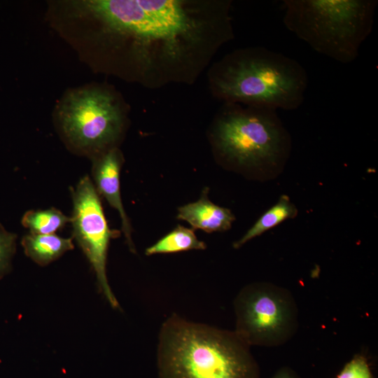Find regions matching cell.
<instances>
[{
    "instance_id": "14",
    "label": "cell",
    "mask_w": 378,
    "mask_h": 378,
    "mask_svg": "<svg viewBox=\"0 0 378 378\" xmlns=\"http://www.w3.org/2000/svg\"><path fill=\"white\" fill-rule=\"evenodd\" d=\"M70 222L71 217L54 207L43 210H29L21 219L22 225L29 230V233L38 234H55Z\"/></svg>"
},
{
    "instance_id": "11",
    "label": "cell",
    "mask_w": 378,
    "mask_h": 378,
    "mask_svg": "<svg viewBox=\"0 0 378 378\" xmlns=\"http://www.w3.org/2000/svg\"><path fill=\"white\" fill-rule=\"evenodd\" d=\"M27 257L40 266H46L74 248L73 238H64L56 234H27L21 241Z\"/></svg>"
},
{
    "instance_id": "13",
    "label": "cell",
    "mask_w": 378,
    "mask_h": 378,
    "mask_svg": "<svg viewBox=\"0 0 378 378\" xmlns=\"http://www.w3.org/2000/svg\"><path fill=\"white\" fill-rule=\"evenodd\" d=\"M206 247L205 243L197 239L192 229L178 225L174 230L146 248V255L204 250Z\"/></svg>"
},
{
    "instance_id": "3",
    "label": "cell",
    "mask_w": 378,
    "mask_h": 378,
    "mask_svg": "<svg viewBox=\"0 0 378 378\" xmlns=\"http://www.w3.org/2000/svg\"><path fill=\"white\" fill-rule=\"evenodd\" d=\"M308 74L297 60L265 47L237 50L215 64L211 83L225 103L295 110L304 102Z\"/></svg>"
},
{
    "instance_id": "10",
    "label": "cell",
    "mask_w": 378,
    "mask_h": 378,
    "mask_svg": "<svg viewBox=\"0 0 378 378\" xmlns=\"http://www.w3.org/2000/svg\"><path fill=\"white\" fill-rule=\"evenodd\" d=\"M197 202L180 206L177 218L188 222L193 229L206 232L225 231L231 227L234 216L230 209L211 202L206 189Z\"/></svg>"
},
{
    "instance_id": "17",
    "label": "cell",
    "mask_w": 378,
    "mask_h": 378,
    "mask_svg": "<svg viewBox=\"0 0 378 378\" xmlns=\"http://www.w3.org/2000/svg\"><path fill=\"white\" fill-rule=\"evenodd\" d=\"M271 378H300L297 373L290 368L284 367L278 370Z\"/></svg>"
},
{
    "instance_id": "8",
    "label": "cell",
    "mask_w": 378,
    "mask_h": 378,
    "mask_svg": "<svg viewBox=\"0 0 378 378\" xmlns=\"http://www.w3.org/2000/svg\"><path fill=\"white\" fill-rule=\"evenodd\" d=\"M71 191L72 238L90 262L99 290L112 307L118 308V302L107 280L106 268L110 240L120 232L109 228L99 195L88 175L83 176Z\"/></svg>"
},
{
    "instance_id": "7",
    "label": "cell",
    "mask_w": 378,
    "mask_h": 378,
    "mask_svg": "<svg viewBox=\"0 0 378 378\" xmlns=\"http://www.w3.org/2000/svg\"><path fill=\"white\" fill-rule=\"evenodd\" d=\"M123 122L115 98L96 88L71 92L59 111V125L67 144L91 158L115 147Z\"/></svg>"
},
{
    "instance_id": "5",
    "label": "cell",
    "mask_w": 378,
    "mask_h": 378,
    "mask_svg": "<svg viewBox=\"0 0 378 378\" xmlns=\"http://www.w3.org/2000/svg\"><path fill=\"white\" fill-rule=\"evenodd\" d=\"M214 139L220 155L241 166L274 165L288 155L290 141L276 110L225 103Z\"/></svg>"
},
{
    "instance_id": "15",
    "label": "cell",
    "mask_w": 378,
    "mask_h": 378,
    "mask_svg": "<svg viewBox=\"0 0 378 378\" xmlns=\"http://www.w3.org/2000/svg\"><path fill=\"white\" fill-rule=\"evenodd\" d=\"M17 235L8 231L0 223V279L12 269V261L16 251Z\"/></svg>"
},
{
    "instance_id": "12",
    "label": "cell",
    "mask_w": 378,
    "mask_h": 378,
    "mask_svg": "<svg viewBox=\"0 0 378 378\" xmlns=\"http://www.w3.org/2000/svg\"><path fill=\"white\" fill-rule=\"evenodd\" d=\"M297 209L286 195H282L278 202L265 212L245 234L234 244L238 248L254 237L276 226L284 220L293 218Z\"/></svg>"
},
{
    "instance_id": "6",
    "label": "cell",
    "mask_w": 378,
    "mask_h": 378,
    "mask_svg": "<svg viewBox=\"0 0 378 378\" xmlns=\"http://www.w3.org/2000/svg\"><path fill=\"white\" fill-rule=\"evenodd\" d=\"M237 335L248 345L273 347L289 341L298 326L291 293L270 283L244 287L234 302Z\"/></svg>"
},
{
    "instance_id": "9",
    "label": "cell",
    "mask_w": 378,
    "mask_h": 378,
    "mask_svg": "<svg viewBox=\"0 0 378 378\" xmlns=\"http://www.w3.org/2000/svg\"><path fill=\"white\" fill-rule=\"evenodd\" d=\"M92 181L99 194L119 213L122 231L130 250L135 252L132 239V227L122 202L120 174L123 163L121 152L111 148L92 158Z\"/></svg>"
},
{
    "instance_id": "1",
    "label": "cell",
    "mask_w": 378,
    "mask_h": 378,
    "mask_svg": "<svg viewBox=\"0 0 378 378\" xmlns=\"http://www.w3.org/2000/svg\"><path fill=\"white\" fill-rule=\"evenodd\" d=\"M230 1L97 0L84 8L131 40L143 83L190 82L234 38Z\"/></svg>"
},
{
    "instance_id": "4",
    "label": "cell",
    "mask_w": 378,
    "mask_h": 378,
    "mask_svg": "<svg viewBox=\"0 0 378 378\" xmlns=\"http://www.w3.org/2000/svg\"><path fill=\"white\" fill-rule=\"evenodd\" d=\"M283 22L314 50L354 62L372 32L377 0H284Z\"/></svg>"
},
{
    "instance_id": "2",
    "label": "cell",
    "mask_w": 378,
    "mask_h": 378,
    "mask_svg": "<svg viewBox=\"0 0 378 378\" xmlns=\"http://www.w3.org/2000/svg\"><path fill=\"white\" fill-rule=\"evenodd\" d=\"M157 363L159 378H260L250 346L234 331L176 314L161 328Z\"/></svg>"
},
{
    "instance_id": "16",
    "label": "cell",
    "mask_w": 378,
    "mask_h": 378,
    "mask_svg": "<svg viewBox=\"0 0 378 378\" xmlns=\"http://www.w3.org/2000/svg\"><path fill=\"white\" fill-rule=\"evenodd\" d=\"M336 378H373L367 357L363 354H356L345 364Z\"/></svg>"
}]
</instances>
